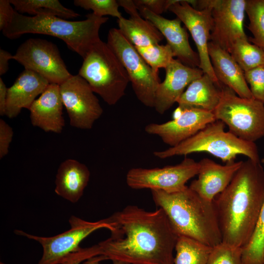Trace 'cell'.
Returning <instances> with one entry per match:
<instances>
[{
  "mask_svg": "<svg viewBox=\"0 0 264 264\" xmlns=\"http://www.w3.org/2000/svg\"><path fill=\"white\" fill-rule=\"evenodd\" d=\"M110 236L99 242L107 260L130 264H174L178 237L163 210L128 205L108 218Z\"/></svg>",
  "mask_w": 264,
  "mask_h": 264,
  "instance_id": "cell-1",
  "label": "cell"
},
{
  "mask_svg": "<svg viewBox=\"0 0 264 264\" xmlns=\"http://www.w3.org/2000/svg\"><path fill=\"white\" fill-rule=\"evenodd\" d=\"M214 203L222 242L242 248L252 236L264 203V169L260 161H242Z\"/></svg>",
  "mask_w": 264,
  "mask_h": 264,
  "instance_id": "cell-2",
  "label": "cell"
},
{
  "mask_svg": "<svg viewBox=\"0 0 264 264\" xmlns=\"http://www.w3.org/2000/svg\"><path fill=\"white\" fill-rule=\"evenodd\" d=\"M151 192L154 202L165 212L178 236L212 247L222 242L214 201L201 197L188 186L174 193Z\"/></svg>",
  "mask_w": 264,
  "mask_h": 264,
  "instance_id": "cell-3",
  "label": "cell"
},
{
  "mask_svg": "<svg viewBox=\"0 0 264 264\" xmlns=\"http://www.w3.org/2000/svg\"><path fill=\"white\" fill-rule=\"evenodd\" d=\"M86 17L83 21H69L52 16H27L15 10L11 22L2 31L11 39L27 33L52 36L63 40L70 49L84 58L91 47L101 40L100 28L109 20L92 13Z\"/></svg>",
  "mask_w": 264,
  "mask_h": 264,
  "instance_id": "cell-4",
  "label": "cell"
},
{
  "mask_svg": "<svg viewBox=\"0 0 264 264\" xmlns=\"http://www.w3.org/2000/svg\"><path fill=\"white\" fill-rule=\"evenodd\" d=\"M225 125L220 120L209 123L190 138L178 145L163 151H154L160 159L194 153L205 152L220 158L225 164L235 161L237 156L260 161L257 146L254 142L242 140L225 131Z\"/></svg>",
  "mask_w": 264,
  "mask_h": 264,
  "instance_id": "cell-5",
  "label": "cell"
},
{
  "mask_svg": "<svg viewBox=\"0 0 264 264\" xmlns=\"http://www.w3.org/2000/svg\"><path fill=\"white\" fill-rule=\"evenodd\" d=\"M78 74L109 105L124 95L130 82L122 64L107 43L96 42L83 58Z\"/></svg>",
  "mask_w": 264,
  "mask_h": 264,
  "instance_id": "cell-6",
  "label": "cell"
},
{
  "mask_svg": "<svg viewBox=\"0 0 264 264\" xmlns=\"http://www.w3.org/2000/svg\"><path fill=\"white\" fill-rule=\"evenodd\" d=\"M221 90L220 102L213 112L216 120L244 141L255 143L264 137V103L253 98L241 97L221 84Z\"/></svg>",
  "mask_w": 264,
  "mask_h": 264,
  "instance_id": "cell-7",
  "label": "cell"
},
{
  "mask_svg": "<svg viewBox=\"0 0 264 264\" xmlns=\"http://www.w3.org/2000/svg\"><path fill=\"white\" fill-rule=\"evenodd\" d=\"M107 43L125 68L138 100L146 107L154 108L156 91L160 83L158 74L154 72L119 29L109 30Z\"/></svg>",
  "mask_w": 264,
  "mask_h": 264,
  "instance_id": "cell-8",
  "label": "cell"
},
{
  "mask_svg": "<svg viewBox=\"0 0 264 264\" xmlns=\"http://www.w3.org/2000/svg\"><path fill=\"white\" fill-rule=\"evenodd\" d=\"M70 229L53 237H44L16 230L17 235L38 242L43 253L37 264H64L82 248L81 242L93 232L100 228H111L108 218L90 222L72 216L69 220Z\"/></svg>",
  "mask_w": 264,
  "mask_h": 264,
  "instance_id": "cell-9",
  "label": "cell"
},
{
  "mask_svg": "<svg viewBox=\"0 0 264 264\" xmlns=\"http://www.w3.org/2000/svg\"><path fill=\"white\" fill-rule=\"evenodd\" d=\"M246 0H194L192 6L212 9L213 26L210 41L230 53L239 39H248L243 30Z\"/></svg>",
  "mask_w": 264,
  "mask_h": 264,
  "instance_id": "cell-10",
  "label": "cell"
},
{
  "mask_svg": "<svg viewBox=\"0 0 264 264\" xmlns=\"http://www.w3.org/2000/svg\"><path fill=\"white\" fill-rule=\"evenodd\" d=\"M198 162L186 157L180 163L162 168H133L126 175V183L134 189H150L174 193L186 187V182L198 174Z\"/></svg>",
  "mask_w": 264,
  "mask_h": 264,
  "instance_id": "cell-11",
  "label": "cell"
},
{
  "mask_svg": "<svg viewBox=\"0 0 264 264\" xmlns=\"http://www.w3.org/2000/svg\"><path fill=\"white\" fill-rule=\"evenodd\" d=\"M12 59L16 60L25 69L39 74L50 84L60 85L72 75L57 46L45 40L30 38L26 40L19 46Z\"/></svg>",
  "mask_w": 264,
  "mask_h": 264,
  "instance_id": "cell-12",
  "label": "cell"
},
{
  "mask_svg": "<svg viewBox=\"0 0 264 264\" xmlns=\"http://www.w3.org/2000/svg\"><path fill=\"white\" fill-rule=\"evenodd\" d=\"M60 92L70 125L83 130L91 129L103 110L88 83L79 74L71 75L60 85Z\"/></svg>",
  "mask_w": 264,
  "mask_h": 264,
  "instance_id": "cell-13",
  "label": "cell"
},
{
  "mask_svg": "<svg viewBox=\"0 0 264 264\" xmlns=\"http://www.w3.org/2000/svg\"><path fill=\"white\" fill-rule=\"evenodd\" d=\"M189 0H174L168 10L180 19L191 34L198 51L199 68L220 85L214 72L208 50L213 26L212 9L206 6L201 10L196 9L189 4Z\"/></svg>",
  "mask_w": 264,
  "mask_h": 264,
  "instance_id": "cell-14",
  "label": "cell"
},
{
  "mask_svg": "<svg viewBox=\"0 0 264 264\" xmlns=\"http://www.w3.org/2000/svg\"><path fill=\"white\" fill-rule=\"evenodd\" d=\"M216 120L212 112L178 106L174 112L173 119L163 123H150L145 126V131L158 136L165 144L173 147Z\"/></svg>",
  "mask_w": 264,
  "mask_h": 264,
  "instance_id": "cell-15",
  "label": "cell"
},
{
  "mask_svg": "<svg viewBox=\"0 0 264 264\" xmlns=\"http://www.w3.org/2000/svg\"><path fill=\"white\" fill-rule=\"evenodd\" d=\"M165 69V78L157 87L154 107L161 114L164 113L175 103H177L185 88L191 82L204 74L199 68L188 66L175 59Z\"/></svg>",
  "mask_w": 264,
  "mask_h": 264,
  "instance_id": "cell-16",
  "label": "cell"
},
{
  "mask_svg": "<svg viewBox=\"0 0 264 264\" xmlns=\"http://www.w3.org/2000/svg\"><path fill=\"white\" fill-rule=\"evenodd\" d=\"M141 16L151 22L167 40L175 57L184 65L191 67L199 66L200 61L198 53L191 48L188 34L181 26V21L178 18L173 20L166 19L147 8L136 7Z\"/></svg>",
  "mask_w": 264,
  "mask_h": 264,
  "instance_id": "cell-17",
  "label": "cell"
},
{
  "mask_svg": "<svg viewBox=\"0 0 264 264\" xmlns=\"http://www.w3.org/2000/svg\"><path fill=\"white\" fill-rule=\"evenodd\" d=\"M243 161H235L221 165L204 158L199 164L198 178L189 187L201 197L214 201L217 196L227 187Z\"/></svg>",
  "mask_w": 264,
  "mask_h": 264,
  "instance_id": "cell-18",
  "label": "cell"
},
{
  "mask_svg": "<svg viewBox=\"0 0 264 264\" xmlns=\"http://www.w3.org/2000/svg\"><path fill=\"white\" fill-rule=\"evenodd\" d=\"M63 107L60 85L49 84L29 109L32 125L45 132L61 133L65 125Z\"/></svg>",
  "mask_w": 264,
  "mask_h": 264,
  "instance_id": "cell-19",
  "label": "cell"
},
{
  "mask_svg": "<svg viewBox=\"0 0 264 264\" xmlns=\"http://www.w3.org/2000/svg\"><path fill=\"white\" fill-rule=\"evenodd\" d=\"M49 84L39 74L25 69L12 86L8 88L5 115L13 118L22 109L29 110L36 98L45 90Z\"/></svg>",
  "mask_w": 264,
  "mask_h": 264,
  "instance_id": "cell-20",
  "label": "cell"
},
{
  "mask_svg": "<svg viewBox=\"0 0 264 264\" xmlns=\"http://www.w3.org/2000/svg\"><path fill=\"white\" fill-rule=\"evenodd\" d=\"M119 6L129 14V19H118L119 30L136 47H146L159 44L164 37L150 21L143 19L133 0H118Z\"/></svg>",
  "mask_w": 264,
  "mask_h": 264,
  "instance_id": "cell-21",
  "label": "cell"
},
{
  "mask_svg": "<svg viewBox=\"0 0 264 264\" xmlns=\"http://www.w3.org/2000/svg\"><path fill=\"white\" fill-rule=\"evenodd\" d=\"M208 54L218 81L232 89L239 96L252 98L244 72L227 51L211 42L208 44Z\"/></svg>",
  "mask_w": 264,
  "mask_h": 264,
  "instance_id": "cell-22",
  "label": "cell"
},
{
  "mask_svg": "<svg viewBox=\"0 0 264 264\" xmlns=\"http://www.w3.org/2000/svg\"><path fill=\"white\" fill-rule=\"evenodd\" d=\"M89 176V171L85 164L73 159H67L58 169L55 192L71 202H77L83 194Z\"/></svg>",
  "mask_w": 264,
  "mask_h": 264,
  "instance_id": "cell-23",
  "label": "cell"
},
{
  "mask_svg": "<svg viewBox=\"0 0 264 264\" xmlns=\"http://www.w3.org/2000/svg\"><path fill=\"white\" fill-rule=\"evenodd\" d=\"M221 95V84H217L207 74L191 82L177 101L181 108H193L213 112Z\"/></svg>",
  "mask_w": 264,
  "mask_h": 264,
  "instance_id": "cell-24",
  "label": "cell"
},
{
  "mask_svg": "<svg viewBox=\"0 0 264 264\" xmlns=\"http://www.w3.org/2000/svg\"><path fill=\"white\" fill-rule=\"evenodd\" d=\"M17 12L38 15L58 17L65 19L80 16L72 10L63 6L58 0H9Z\"/></svg>",
  "mask_w": 264,
  "mask_h": 264,
  "instance_id": "cell-25",
  "label": "cell"
},
{
  "mask_svg": "<svg viewBox=\"0 0 264 264\" xmlns=\"http://www.w3.org/2000/svg\"><path fill=\"white\" fill-rule=\"evenodd\" d=\"M212 247L185 236H178L174 264H207Z\"/></svg>",
  "mask_w": 264,
  "mask_h": 264,
  "instance_id": "cell-26",
  "label": "cell"
},
{
  "mask_svg": "<svg viewBox=\"0 0 264 264\" xmlns=\"http://www.w3.org/2000/svg\"><path fill=\"white\" fill-rule=\"evenodd\" d=\"M230 54L244 72L264 66V49L248 39L238 40Z\"/></svg>",
  "mask_w": 264,
  "mask_h": 264,
  "instance_id": "cell-27",
  "label": "cell"
},
{
  "mask_svg": "<svg viewBox=\"0 0 264 264\" xmlns=\"http://www.w3.org/2000/svg\"><path fill=\"white\" fill-rule=\"evenodd\" d=\"M242 264H264V203L248 243L242 248Z\"/></svg>",
  "mask_w": 264,
  "mask_h": 264,
  "instance_id": "cell-28",
  "label": "cell"
},
{
  "mask_svg": "<svg viewBox=\"0 0 264 264\" xmlns=\"http://www.w3.org/2000/svg\"><path fill=\"white\" fill-rule=\"evenodd\" d=\"M245 12L249 20L248 28L253 35L248 41L264 49V0H246Z\"/></svg>",
  "mask_w": 264,
  "mask_h": 264,
  "instance_id": "cell-29",
  "label": "cell"
},
{
  "mask_svg": "<svg viewBox=\"0 0 264 264\" xmlns=\"http://www.w3.org/2000/svg\"><path fill=\"white\" fill-rule=\"evenodd\" d=\"M134 47L154 72L157 74H158L159 69H165L175 57L168 44H157L146 47Z\"/></svg>",
  "mask_w": 264,
  "mask_h": 264,
  "instance_id": "cell-30",
  "label": "cell"
},
{
  "mask_svg": "<svg viewBox=\"0 0 264 264\" xmlns=\"http://www.w3.org/2000/svg\"><path fill=\"white\" fill-rule=\"evenodd\" d=\"M242 248L221 242L212 247L207 264H242Z\"/></svg>",
  "mask_w": 264,
  "mask_h": 264,
  "instance_id": "cell-31",
  "label": "cell"
},
{
  "mask_svg": "<svg viewBox=\"0 0 264 264\" xmlns=\"http://www.w3.org/2000/svg\"><path fill=\"white\" fill-rule=\"evenodd\" d=\"M74 4L85 10H92L95 15L104 17L109 15L120 19L122 18L119 11L118 0H74Z\"/></svg>",
  "mask_w": 264,
  "mask_h": 264,
  "instance_id": "cell-32",
  "label": "cell"
},
{
  "mask_svg": "<svg viewBox=\"0 0 264 264\" xmlns=\"http://www.w3.org/2000/svg\"><path fill=\"white\" fill-rule=\"evenodd\" d=\"M253 98L264 103V66L244 72Z\"/></svg>",
  "mask_w": 264,
  "mask_h": 264,
  "instance_id": "cell-33",
  "label": "cell"
},
{
  "mask_svg": "<svg viewBox=\"0 0 264 264\" xmlns=\"http://www.w3.org/2000/svg\"><path fill=\"white\" fill-rule=\"evenodd\" d=\"M174 0H134L136 7H143L153 13L160 15L169 9Z\"/></svg>",
  "mask_w": 264,
  "mask_h": 264,
  "instance_id": "cell-34",
  "label": "cell"
},
{
  "mask_svg": "<svg viewBox=\"0 0 264 264\" xmlns=\"http://www.w3.org/2000/svg\"><path fill=\"white\" fill-rule=\"evenodd\" d=\"M14 132L12 128L3 119H0V158L6 156L12 140Z\"/></svg>",
  "mask_w": 264,
  "mask_h": 264,
  "instance_id": "cell-35",
  "label": "cell"
},
{
  "mask_svg": "<svg viewBox=\"0 0 264 264\" xmlns=\"http://www.w3.org/2000/svg\"><path fill=\"white\" fill-rule=\"evenodd\" d=\"M9 0H0V30H3L11 22L15 9Z\"/></svg>",
  "mask_w": 264,
  "mask_h": 264,
  "instance_id": "cell-36",
  "label": "cell"
},
{
  "mask_svg": "<svg viewBox=\"0 0 264 264\" xmlns=\"http://www.w3.org/2000/svg\"><path fill=\"white\" fill-rule=\"evenodd\" d=\"M8 88L0 78V115H5Z\"/></svg>",
  "mask_w": 264,
  "mask_h": 264,
  "instance_id": "cell-37",
  "label": "cell"
},
{
  "mask_svg": "<svg viewBox=\"0 0 264 264\" xmlns=\"http://www.w3.org/2000/svg\"><path fill=\"white\" fill-rule=\"evenodd\" d=\"M13 55L7 51L0 49V75L6 73L8 69V61L12 59Z\"/></svg>",
  "mask_w": 264,
  "mask_h": 264,
  "instance_id": "cell-38",
  "label": "cell"
},
{
  "mask_svg": "<svg viewBox=\"0 0 264 264\" xmlns=\"http://www.w3.org/2000/svg\"><path fill=\"white\" fill-rule=\"evenodd\" d=\"M107 260L104 255H99L91 258L86 261L83 264H100V263L104 260ZM79 262H74L67 263L66 264H80Z\"/></svg>",
  "mask_w": 264,
  "mask_h": 264,
  "instance_id": "cell-39",
  "label": "cell"
},
{
  "mask_svg": "<svg viewBox=\"0 0 264 264\" xmlns=\"http://www.w3.org/2000/svg\"><path fill=\"white\" fill-rule=\"evenodd\" d=\"M112 262L113 264H130L127 263L120 262V261H112Z\"/></svg>",
  "mask_w": 264,
  "mask_h": 264,
  "instance_id": "cell-40",
  "label": "cell"
},
{
  "mask_svg": "<svg viewBox=\"0 0 264 264\" xmlns=\"http://www.w3.org/2000/svg\"><path fill=\"white\" fill-rule=\"evenodd\" d=\"M262 163L264 164V158L262 160Z\"/></svg>",
  "mask_w": 264,
  "mask_h": 264,
  "instance_id": "cell-41",
  "label": "cell"
}]
</instances>
